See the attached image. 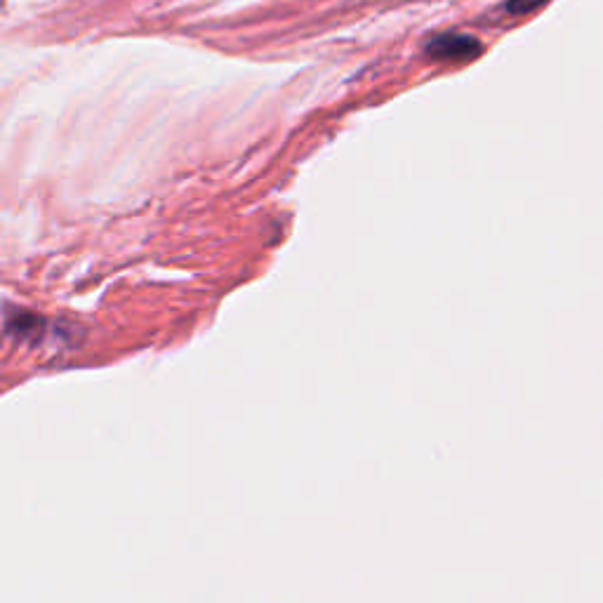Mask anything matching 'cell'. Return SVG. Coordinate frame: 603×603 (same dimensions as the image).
Here are the masks:
<instances>
[{"label":"cell","instance_id":"6da1fadb","mask_svg":"<svg viewBox=\"0 0 603 603\" xmlns=\"http://www.w3.org/2000/svg\"><path fill=\"white\" fill-rule=\"evenodd\" d=\"M481 50V43L465 33H443L429 43V55L436 59H453V62L479 57Z\"/></svg>","mask_w":603,"mask_h":603},{"label":"cell","instance_id":"7a4b0ae2","mask_svg":"<svg viewBox=\"0 0 603 603\" xmlns=\"http://www.w3.org/2000/svg\"><path fill=\"white\" fill-rule=\"evenodd\" d=\"M545 3L547 0H509L507 8H509V12H533Z\"/></svg>","mask_w":603,"mask_h":603}]
</instances>
